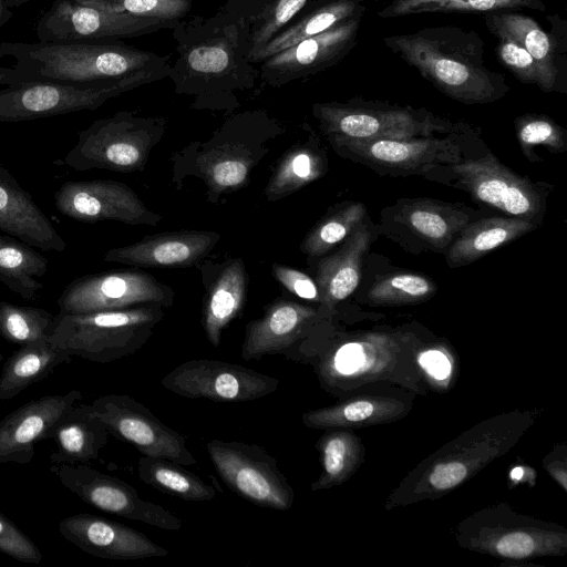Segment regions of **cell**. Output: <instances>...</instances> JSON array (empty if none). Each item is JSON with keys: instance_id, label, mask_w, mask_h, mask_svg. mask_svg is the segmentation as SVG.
<instances>
[{"instance_id": "1", "label": "cell", "mask_w": 567, "mask_h": 567, "mask_svg": "<svg viewBox=\"0 0 567 567\" xmlns=\"http://www.w3.org/2000/svg\"><path fill=\"white\" fill-rule=\"evenodd\" d=\"M172 30L177 58L168 78L174 91L193 97L196 110L238 107V95L258 80L245 22L220 9L210 17L185 18Z\"/></svg>"}, {"instance_id": "2", "label": "cell", "mask_w": 567, "mask_h": 567, "mask_svg": "<svg viewBox=\"0 0 567 567\" xmlns=\"http://www.w3.org/2000/svg\"><path fill=\"white\" fill-rule=\"evenodd\" d=\"M383 42L441 93L463 104L493 103L509 92L506 78L485 65V43L473 30L426 27Z\"/></svg>"}, {"instance_id": "3", "label": "cell", "mask_w": 567, "mask_h": 567, "mask_svg": "<svg viewBox=\"0 0 567 567\" xmlns=\"http://www.w3.org/2000/svg\"><path fill=\"white\" fill-rule=\"evenodd\" d=\"M534 422L533 411L514 410L467 429L411 470L389 494L385 509L445 496L508 453Z\"/></svg>"}, {"instance_id": "4", "label": "cell", "mask_w": 567, "mask_h": 567, "mask_svg": "<svg viewBox=\"0 0 567 567\" xmlns=\"http://www.w3.org/2000/svg\"><path fill=\"white\" fill-rule=\"evenodd\" d=\"M6 58L28 82H109L142 72H162L168 78L171 70V54L118 41L0 42V59Z\"/></svg>"}, {"instance_id": "5", "label": "cell", "mask_w": 567, "mask_h": 567, "mask_svg": "<svg viewBox=\"0 0 567 567\" xmlns=\"http://www.w3.org/2000/svg\"><path fill=\"white\" fill-rule=\"evenodd\" d=\"M164 316V308L153 305L87 313H58L48 340L72 355L110 363L140 350Z\"/></svg>"}, {"instance_id": "6", "label": "cell", "mask_w": 567, "mask_h": 567, "mask_svg": "<svg viewBox=\"0 0 567 567\" xmlns=\"http://www.w3.org/2000/svg\"><path fill=\"white\" fill-rule=\"evenodd\" d=\"M312 114L331 144L350 141L441 136L465 123L441 117L423 107L353 97L312 105Z\"/></svg>"}, {"instance_id": "7", "label": "cell", "mask_w": 567, "mask_h": 567, "mask_svg": "<svg viewBox=\"0 0 567 567\" xmlns=\"http://www.w3.org/2000/svg\"><path fill=\"white\" fill-rule=\"evenodd\" d=\"M455 539L464 549L499 559L527 560L567 553V529L516 512L506 503L489 505L461 520Z\"/></svg>"}, {"instance_id": "8", "label": "cell", "mask_w": 567, "mask_h": 567, "mask_svg": "<svg viewBox=\"0 0 567 567\" xmlns=\"http://www.w3.org/2000/svg\"><path fill=\"white\" fill-rule=\"evenodd\" d=\"M466 192L471 198L506 216L537 225L543 220L553 185L533 182L504 164L489 151L482 156L465 157L453 164L436 165L423 175Z\"/></svg>"}, {"instance_id": "9", "label": "cell", "mask_w": 567, "mask_h": 567, "mask_svg": "<svg viewBox=\"0 0 567 567\" xmlns=\"http://www.w3.org/2000/svg\"><path fill=\"white\" fill-rule=\"evenodd\" d=\"M166 120L120 111L81 131L62 164L73 171L142 172L152 148L162 140Z\"/></svg>"}, {"instance_id": "10", "label": "cell", "mask_w": 567, "mask_h": 567, "mask_svg": "<svg viewBox=\"0 0 567 567\" xmlns=\"http://www.w3.org/2000/svg\"><path fill=\"white\" fill-rule=\"evenodd\" d=\"M166 78L167 74L162 72H142L109 82L30 81L19 85L0 86V123L96 110L110 99Z\"/></svg>"}, {"instance_id": "11", "label": "cell", "mask_w": 567, "mask_h": 567, "mask_svg": "<svg viewBox=\"0 0 567 567\" xmlns=\"http://www.w3.org/2000/svg\"><path fill=\"white\" fill-rule=\"evenodd\" d=\"M478 140L475 130L464 124L441 136L350 141L331 144L342 157L369 167L381 175H424L436 166L456 163L468 155L467 144Z\"/></svg>"}, {"instance_id": "12", "label": "cell", "mask_w": 567, "mask_h": 567, "mask_svg": "<svg viewBox=\"0 0 567 567\" xmlns=\"http://www.w3.org/2000/svg\"><path fill=\"white\" fill-rule=\"evenodd\" d=\"M476 213L463 204L401 198L380 214L378 233L412 254H445Z\"/></svg>"}, {"instance_id": "13", "label": "cell", "mask_w": 567, "mask_h": 567, "mask_svg": "<svg viewBox=\"0 0 567 567\" xmlns=\"http://www.w3.org/2000/svg\"><path fill=\"white\" fill-rule=\"evenodd\" d=\"M206 449L221 481L240 497L260 507L291 508L295 492L279 470L277 460L261 446L212 440Z\"/></svg>"}, {"instance_id": "14", "label": "cell", "mask_w": 567, "mask_h": 567, "mask_svg": "<svg viewBox=\"0 0 567 567\" xmlns=\"http://www.w3.org/2000/svg\"><path fill=\"white\" fill-rule=\"evenodd\" d=\"M174 297V290L152 275L123 269L73 280L56 303L59 313H87L150 305L168 308Z\"/></svg>"}, {"instance_id": "15", "label": "cell", "mask_w": 567, "mask_h": 567, "mask_svg": "<svg viewBox=\"0 0 567 567\" xmlns=\"http://www.w3.org/2000/svg\"><path fill=\"white\" fill-rule=\"evenodd\" d=\"M178 22L141 18L86 6L76 0H56L39 19V41H118L173 29Z\"/></svg>"}, {"instance_id": "16", "label": "cell", "mask_w": 567, "mask_h": 567, "mask_svg": "<svg viewBox=\"0 0 567 567\" xmlns=\"http://www.w3.org/2000/svg\"><path fill=\"white\" fill-rule=\"evenodd\" d=\"M110 435L132 444L142 455L166 458L184 466L196 463L184 435L164 424L151 410L125 394H107L91 404Z\"/></svg>"}, {"instance_id": "17", "label": "cell", "mask_w": 567, "mask_h": 567, "mask_svg": "<svg viewBox=\"0 0 567 567\" xmlns=\"http://www.w3.org/2000/svg\"><path fill=\"white\" fill-rule=\"evenodd\" d=\"M168 391L187 399L246 402L278 389L279 381L237 363L194 359L178 364L161 380Z\"/></svg>"}, {"instance_id": "18", "label": "cell", "mask_w": 567, "mask_h": 567, "mask_svg": "<svg viewBox=\"0 0 567 567\" xmlns=\"http://www.w3.org/2000/svg\"><path fill=\"white\" fill-rule=\"evenodd\" d=\"M50 471L64 487L102 512L164 530L177 532L182 528V520L174 513L143 499L132 485L117 477L85 464H53Z\"/></svg>"}, {"instance_id": "19", "label": "cell", "mask_w": 567, "mask_h": 567, "mask_svg": "<svg viewBox=\"0 0 567 567\" xmlns=\"http://www.w3.org/2000/svg\"><path fill=\"white\" fill-rule=\"evenodd\" d=\"M361 20L362 17L344 20L268 56L258 63V80L281 87L338 64L357 45Z\"/></svg>"}, {"instance_id": "20", "label": "cell", "mask_w": 567, "mask_h": 567, "mask_svg": "<svg viewBox=\"0 0 567 567\" xmlns=\"http://www.w3.org/2000/svg\"><path fill=\"white\" fill-rule=\"evenodd\" d=\"M54 204L62 215L82 223L115 220L154 226L162 219L131 187L111 179L66 182L55 192Z\"/></svg>"}, {"instance_id": "21", "label": "cell", "mask_w": 567, "mask_h": 567, "mask_svg": "<svg viewBox=\"0 0 567 567\" xmlns=\"http://www.w3.org/2000/svg\"><path fill=\"white\" fill-rule=\"evenodd\" d=\"M82 399L79 390L32 400L0 421V463L27 464L35 444L52 439L58 423Z\"/></svg>"}, {"instance_id": "22", "label": "cell", "mask_w": 567, "mask_h": 567, "mask_svg": "<svg viewBox=\"0 0 567 567\" xmlns=\"http://www.w3.org/2000/svg\"><path fill=\"white\" fill-rule=\"evenodd\" d=\"M59 532L81 550L106 559L164 557L168 550L141 532L91 514H75L59 523Z\"/></svg>"}, {"instance_id": "23", "label": "cell", "mask_w": 567, "mask_h": 567, "mask_svg": "<svg viewBox=\"0 0 567 567\" xmlns=\"http://www.w3.org/2000/svg\"><path fill=\"white\" fill-rule=\"evenodd\" d=\"M219 238L218 233L209 230L166 231L112 248L103 260L144 268L190 267L205 258Z\"/></svg>"}, {"instance_id": "24", "label": "cell", "mask_w": 567, "mask_h": 567, "mask_svg": "<svg viewBox=\"0 0 567 567\" xmlns=\"http://www.w3.org/2000/svg\"><path fill=\"white\" fill-rule=\"evenodd\" d=\"M378 227L365 219L331 254L323 255L316 266L315 281L320 292V320L330 315L334 307L358 288L362 276L364 258L378 237Z\"/></svg>"}, {"instance_id": "25", "label": "cell", "mask_w": 567, "mask_h": 567, "mask_svg": "<svg viewBox=\"0 0 567 567\" xmlns=\"http://www.w3.org/2000/svg\"><path fill=\"white\" fill-rule=\"evenodd\" d=\"M319 320L318 309L311 306L276 300L267 306L261 318L247 323L241 357L244 360H254L285 352Z\"/></svg>"}, {"instance_id": "26", "label": "cell", "mask_w": 567, "mask_h": 567, "mask_svg": "<svg viewBox=\"0 0 567 567\" xmlns=\"http://www.w3.org/2000/svg\"><path fill=\"white\" fill-rule=\"evenodd\" d=\"M553 24L551 33L529 16L515 11L489 12L484 14V22L491 33L503 32L515 39L535 60L543 87L542 91L563 92L560 73L564 56V44L558 35V25L554 16L546 18Z\"/></svg>"}, {"instance_id": "27", "label": "cell", "mask_w": 567, "mask_h": 567, "mask_svg": "<svg viewBox=\"0 0 567 567\" xmlns=\"http://www.w3.org/2000/svg\"><path fill=\"white\" fill-rule=\"evenodd\" d=\"M0 231L43 251L62 252L66 243L31 195L0 164Z\"/></svg>"}, {"instance_id": "28", "label": "cell", "mask_w": 567, "mask_h": 567, "mask_svg": "<svg viewBox=\"0 0 567 567\" xmlns=\"http://www.w3.org/2000/svg\"><path fill=\"white\" fill-rule=\"evenodd\" d=\"M539 225L520 218L484 217L468 223L453 240L445 260L450 268L463 267L533 231Z\"/></svg>"}, {"instance_id": "29", "label": "cell", "mask_w": 567, "mask_h": 567, "mask_svg": "<svg viewBox=\"0 0 567 567\" xmlns=\"http://www.w3.org/2000/svg\"><path fill=\"white\" fill-rule=\"evenodd\" d=\"M367 0H311L287 27L277 33L256 55L258 64L307 38L319 34L336 24L363 17Z\"/></svg>"}, {"instance_id": "30", "label": "cell", "mask_w": 567, "mask_h": 567, "mask_svg": "<svg viewBox=\"0 0 567 567\" xmlns=\"http://www.w3.org/2000/svg\"><path fill=\"white\" fill-rule=\"evenodd\" d=\"M409 408L391 396L363 395L315 409L302 414V423L311 429H352L393 422Z\"/></svg>"}, {"instance_id": "31", "label": "cell", "mask_w": 567, "mask_h": 567, "mask_svg": "<svg viewBox=\"0 0 567 567\" xmlns=\"http://www.w3.org/2000/svg\"><path fill=\"white\" fill-rule=\"evenodd\" d=\"M110 436L89 404H75L58 423L52 439V464H85L99 457Z\"/></svg>"}, {"instance_id": "32", "label": "cell", "mask_w": 567, "mask_h": 567, "mask_svg": "<svg viewBox=\"0 0 567 567\" xmlns=\"http://www.w3.org/2000/svg\"><path fill=\"white\" fill-rule=\"evenodd\" d=\"M247 272L240 258L228 260L207 289L203 307V327L207 340L218 347L223 330L243 310L247 292Z\"/></svg>"}, {"instance_id": "33", "label": "cell", "mask_w": 567, "mask_h": 567, "mask_svg": "<svg viewBox=\"0 0 567 567\" xmlns=\"http://www.w3.org/2000/svg\"><path fill=\"white\" fill-rule=\"evenodd\" d=\"M72 354L48 339L20 346L3 364L0 401L13 399L28 386L43 380L54 368L72 360Z\"/></svg>"}, {"instance_id": "34", "label": "cell", "mask_w": 567, "mask_h": 567, "mask_svg": "<svg viewBox=\"0 0 567 567\" xmlns=\"http://www.w3.org/2000/svg\"><path fill=\"white\" fill-rule=\"evenodd\" d=\"M311 0H226L221 10L239 18L248 28L250 59L310 2Z\"/></svg>"}, {"instance_id": "35", "label": "cell", "mask_w": 567, "mask_h": 567, "mask_svg": "<svg viewBox=\"0 0 567 567\" xmlns=\"http://www.w3.org/2000/svg\"><path fill=\"white\" fill-rule=\"evenodd\" d=\"M48 259L32 246L9 235H0V282L27 301L43 288Z\"/></svg>"}, {"instance_id": "36", "label": "cell", "mask_w": 567, "mask_h": 567, "mask_svg": "<svg viewBox=\"0 0 567 567\" xmlns=\"http://www.w3.org/2000/svg\"><path fill=\"white\" fill-rule=\"evenodd\" d=\"M326 153L311 142L292 146L280 158L267 186L268 200L282 199L317 181L327 171Z\"/></svg>"}, {"instance_id": "37", "label": "cell", "mask_w": 567, "mask_h": 567, "mask_svg": "<svg viewBox=\"0 0 567 567\" xmlns=\"http://www.w3.org/2000/svg\"><path fill=\"white\" fill-rule=\"evenodd\" d=\"M326 432L317 442L321 473L311 484L312 491L328 489L348 481L364 460V445L359 436L344 429Z\"/></svg>"}, {"instance_id": "38", "label": "cell", "mask_w": 567, "mask_h": 567, "mask_svg": "<svg viewBox=\"0 0 567 567\" xmlns=\"http://www.w3.org/2000/svg\"><path fill=\"white\" fill-rule=\"evenodd\" d=\"M384 6L377 14L380 18H400L429 12L489 13L529 9L545 11L547 0H375Z\"/></svg>"}, {"instance_id": "39", "label": "cell", "mask_w": 567, "mask_h": 567, "mask_svg": "<svg viewBox=\"0 0 567 567\" xmlns=\"http://www.w3.org/2000/svg\"><path fill=\"white\" fill-rule=\"evenodd\" d=\"M176 462L142 455L136 465L142 482L163 493L188 502L213 499L216 489Z\"/></svg>"}, {"instance_id": "40", "label": "cell", "mask_w": 567, "mask_h": 567, "mask_svg": "<svg viewBox=\"0 0 567 567\" xmlns=\"http://www.w3.org/2000/svg\"><path fill=\"white\" fill-rule=\"evenodd\" d=\"M367 216V207L361 202L339 205L309 230L301 241L300 250L311 258L327 255L354 231Z\"/></svg>"}, {"instance_id": "41", "label": "cell", "mask_w": 567, "mask_h": 567, "mask_svg": "<svg viewBox=\"0 0 567 567\" xmlns=\"http://www.w3.org/2000/svg\"><path fill=\"white\" fill-rule=\"evenodd\" d=\"M437 290L429 277L414 272H392L375 279L367 292L373 306H404L430 299Z\"/></svg>"}, {"instance_id": "42", "label": "cell", "mask_w": 567, "mask_h": 567, "mask_svg": "<svg viewBox=\"0 0 567 567\" xmlns=\"http://www.w3.org/2000/svg\"><path fill=\"white\" fill-rule=\"evenodd\" d=\"M0 334L18 346L48 339L54 321L44 309L6 301H0Z\"/></svg>"}, {"instance_id": "43", "label": "cell", "mask_w": 567, "mask_h": 567, "mask_svg": "<svg viewBox=\"0 0 567 567\" xmlns=\"http://www.w3.org/2000/svg\"><path fill=\"white\" fill-rule=\"evenodd\" d=\"M517 141L523 155L530 163H539L535 147L543 146L554 154L567 150V132L551 117L544 114H524L514 121Z\"/></svg>"}, {"instance_id": "44", "label": "cell", "mask_w": 567, "mask_h": 567, "mask_svg": "<svg viewBox=\"0 0 567 567\" xmlns=\"http://www.w3.org/2000/svg\"><path fill=\"white\" fill-rule=\"evenodd\" d=\"M107 11L179 22L192 11L193 0H76Z\"/></svg>"}, {"instance_id": "45", "label": "cell", "mask_w": 567, "mask_h": 567, "mask_svg": "<svg viewBox=\"0 0 567 567\" xmlns=\"http://www.w3.org/2000/svg\"><path fill=\"white\" fill-rule=\"evenodd\" d=\"M497 39L495 48L501 63L524 84L542 90V78L533 56L513 38L503 32L492 33Z\"/></svg>"}, {"instance_id": "46", "label": "cell", "mask_w": 567, "mask_h": 567, "mask_svg": "<svg viewBox=\"0 0 567 567\" xmlns=\"http://www.w3.org/2000/svg\"><path fill=\"white\" fill-rule=\"evenodd\" d=\"M0 551L25 564H39L43 558L39 547L1 512Z\"/></svg>"}, {"instance_id": "47", "label": "cell", "mask_w": 567, "mask_h": 567, "mask_svg": "<svg viewBox=\"0 0 567 567\" xmlns=\"http://www.w3.org/2000/svg\"><path fill=\"white\" fill-rule=\"evenodd\" d=\"M271 271L276 280L295 296L320 303L318 286L307 274L277 262L272 265Z\"/></svg>"}, {"instance_id": "48", "label": "cell", "mask_w": 567, "mask_h": 567, "mask_svg": "<svg viewBox=\"0 0 567 567\" xmlns=\"http://www.w3.org/2000/svg\"><path fill=\"white\" fill-rule=\"evenodd\" d=\"M420 364L433 378L446 379L451 373V361L440 350L431 349L420 355Z\"/></svg>"}, {"instance_id": "49", "label": "cell", "mask_w": 567, "mask_h": 567, "mask_svg": "<svg viewBox=\"0 0 567 567\" xmlns=\"http://www.w3.org/2000/svg\"><path fill=\"white\" fill-rule=\"evenodd\" d=\"M566 449L565 445L556 446L544 460V467L547 473L563 487L567 488L566 480Z\"/></svg>"}, {"instance_id": "50", "label": "cell", "mask_w": 567, "mask_h": 567, "mask_svg": "<svg viewBox=\"0 0 567 567\" xmlns=\"http://www.w3.org/2000/svg\"><path fill=\"white\" fill-rule=\"evenodd\" d=\"M28 82L25 76L13 66H0V86L19 85Z\"/></svg>"}, {"instance_id": "51", "label": "cell", "mask_w": 567, "mask_h": 567, "mask_svg": "<svg viewBox=\"0 0 567 567\" xmlns=\"http://www.w3.org/2000/svg\"><path fill=\"white\" fill-rule=\"evenodd\" d=\"M13 13L11 9L6 4L4 0H0V28L3 27L11 18Z\"/></svg>"}, {"instance_id": "52", "label": "cell", "mask_w": 567, "mask_h": 567, "mask_svg": "<svg viewBox=\"0 0 567 567\" xmlns=\"http://www.w3.org/2000/svg\"><path fill=\"white\" fill-rule=\"evenodd\" d=\"M28 1H30V0H4L6 4L10 9L19 8Z\"/></svg>"}, {"instance_id": "53", "label": "cell", "mask_w": 567, "mask_h": 567, "mask_svg": "<svg viewBox=\"0 0 567 567\" xmlns=\"http://www.w3.org/2000/svg\"><path fill=\"white\" fill-rule=\"evenodd\" d=\"M3 354L0 352V363L2 362Z\"/></svg>"}, {"instance_id": "54", "label": "cell", "mask_w": 567, "mask_h": 567, "mask_svg": "<svg viewBox=\"0 0 567 567\" xmlns=\"http://www.w3.org/2000/svg\"><path fill=\"white\" fill-rule=\"evenodd\" d=\"M0 322H1V312H0Z\"/></svg>"}]
</instances>
